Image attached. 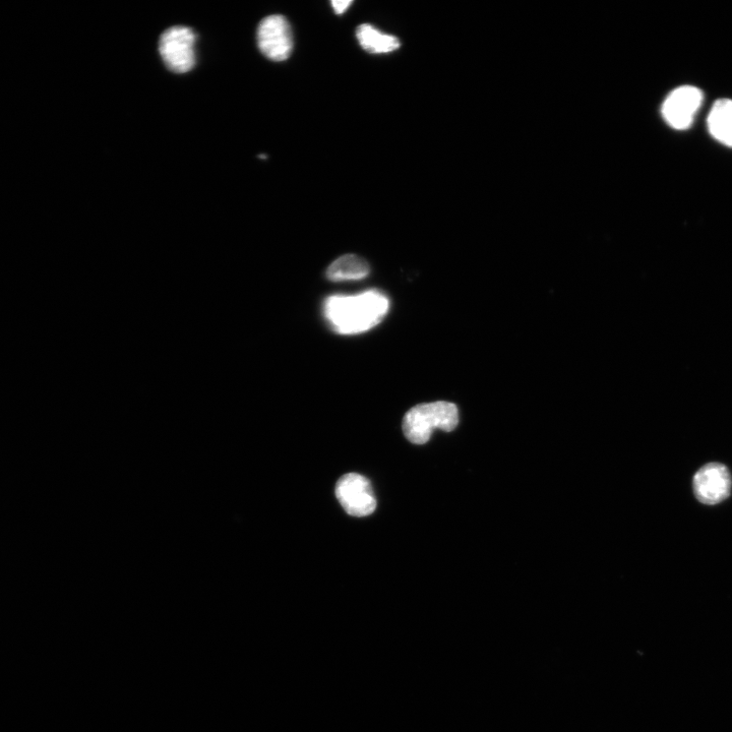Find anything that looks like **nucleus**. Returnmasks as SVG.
I'll use <instances>...</instances> for the list:
<instances>
[{
    "label": "nucleus",
    "mask_w": 732,
    "mask_h": 732,
    "mask_svg": "<svg viewBox=\"0 0 732 732\" xmlns=\"http://www.w3.org/2000/svg\"><path fill=\"white\" fill-rule=\"evenodd\" d=\"M389 309V298L378 290L356 295H332L324 303L327 322L333 331L341 335L370 331L384 320Z\"/></svg>",
    "instance_id": "1"
},
{
    "label": "nucleus",
    "mask_w": 732,
    "mask_h": 732,
    "mask_svg": "<svg viewBox=\"0 0 732 732\" xmlns=\"http://www.w3.org/2000/svg\"><path fill=\"white\" fill-rule=\"evenodd\" d=\"M458 423V407L450 402L438 401L411 408L403 419V432L410 443L424 445L431 440L435 430L450 433Z\"/></svg>",
    "instance_id": "2"
},
{
    "label": "nucleus",
    "mask_w": 732,
    "mask_h": 732,
    "mask_svg": "<svg viewBox=\"0 0 732 732\" xmlns=\"http://www.w3.org/2000/svg\"><path fill=\"white\" fill-rule=\"evenodd\" d=\"M195 32L186 26L166 30L159 40V52L167 69L175 74L191 72L197 63Z\"/></svg>",
    "instance_id": "3"
},
{
    "label": "nucleus",
    "mask_w": 732,
    "mask_h": 732,
    "mask_svg": "<svg viewBox=\"0 0 732 732\" xmlns=\"http://www.w3.org/2000/svg\"><path fill=\"white\" fill-rule=\"evenodd\" d=\"M335 494L350 516L358 518L370 516L377 509L372 484L368 478L360 474L349 473L342 476L336 484Z\"/></svg>",
    "instance_id": "4"
},
{
    "label": "nucleus",
    "mask_w": 732,
    "mask_h": 732,
    "mask_svg": "<svg viewBox=\"0 0 732 732\" xmlns=\"http://www.w3.org/2000/svg\"><path fill=\"white\" fill-rule=\"evenodd\" d=\"M703 92L693 86H683L671 92L662 105L666 124L678 131L688 130L702 106Z\"/></svg>",
    "instance_id": "5"
},
{
    "label": "nucleus",
    "mask_w": 732,
    "mask_h": 732,
    "mask_svg": "<svg viewBox=\"0 0 732 732\" xmlns=\"http://www.w3.org/2000/svg\"><path fill=\"white\" fill-rule=\"evenodd\" d=\"M693 488L700 503L708 506L718 505L730 496L732 488L730 472L721 463H708L695 474Z\"/></svg>",
    "instance_id": "6"
},
{
    "label": "nucleus",
    "mask_w": 732,
    "mask_h": 732,
    "mask_svg": "<svg viewBox=\"0 0 732 732\" xmlns=\"http://www.w3.org/2000/svg\"><path fill=\"white\" fill-rule=\"evenodd\" d=\"M261 52L273 61H284L291 55L293 37L290 24L280 15L265 18L257 32Z\"/></svg>",
    "instance_id": "7"
},
{
    "label": "nucleus",
    "mask_w": 732,
    "mask_h": 732,
    "mask_svg": "<svg viewBox=\"0 0 732 732\" xmlns=\"http://www.w3.org/2000/svg\"><path fill=\"white\" fill-rule=\"evenodd\" d=\"M710 135L719 143L732 148V100L719 99L707 119Z\"/></svg>",
    "instance_id": "8"
},
{
    "label": "nucleus",
    "mask_w": 732,
    "mask_h": 732,
    "mask_svg": "<svg viewBox=\"0 0 732 732\" xmlns=\"http://www.w3.org/2000/svg\"><path fill=\"white\" fill-rule=\"evenodd\" d=\"M356 37L361 47L373 54L390 53L401 46L397 37L385 34L369 24L360 25L357 28Z\"/></svg>",
    "instance_id": "9"
},
{
    "label": "nucleus",
    "mask_w": 732,
    "mask_h": 732,
    "mask_svg": "<svg viewBox=\"0 0 732 732\" xmlns=\"http://www.w3.org/2000/svg\"><path fill=\"white\" fill-rule=\"evenodd\" d=\"M370 274V266L356 255H345L327 270V278L334 282L360 280Z\"/></svg>",
    "instance_id": "10"
},
{
    "label": "nucleus",
    "mask_w": 732,
    "mask_h": 732,
    "mask_svg": "<svg viewBox=\"0 0 732 732\" xmlns=\"http://www.w3.org/2000/svg\"><path fill=\"white\" fill-rule=\"evenodd\" d=\"M351 5V0L350 2L349 0H333L332 2V6L337 15H343Z\"/></svg>",
    "instance_id": "11"
}]
</instances>
